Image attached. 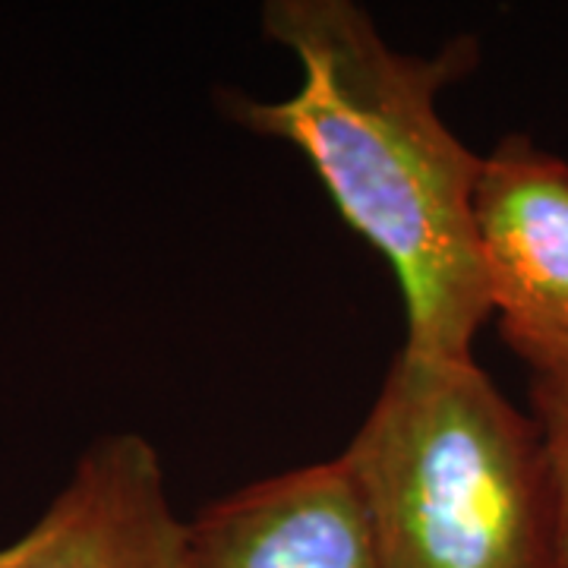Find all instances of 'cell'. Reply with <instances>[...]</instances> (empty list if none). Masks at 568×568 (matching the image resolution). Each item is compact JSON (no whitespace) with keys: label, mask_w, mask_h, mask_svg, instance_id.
<instances>
[{"label":"cell","mask_w":568,"mask_h":568,"mask_svg":"<svg viewBox=\"0 0 568 568\" xmlns=\"http://www.w3.org/2000/svg\"><path fill=\"white\" fill-rule=\"evenodd\" d=\"M263 32L301 63V85L282 102L231 95L227 114L294 145L386 260L405 301L402 347L474 357L489 320L474 219L484 155L448 130L439 95L477 67V39L402 54L354 0H268Z\"/></svg>","instance_id":"6da1fadb"},{"label":"cell","mask_w":568,"mask_h":568,"mask_svg":"<svg viewBox=\"0 0 568 568\" xmlns=\"http://www.w3.org/2000/svg\"><path fill=\"white\" fill-rule=\"evenodd\" d=\"M342 462L383 568H566L544 429L474 357L402 347Z\"/></svg>","instance_id":"7a4b0ae2"},{"label":"cell","mask_w":568,"mask_h":568,"mask_svg":"<svg viewBox=\"0 0 568 568\" xmlns=\"http://www.w3.org/2000/svg\"><path fill=\"white\" fill-rule=\"evenodd\" d=\"M474 219L489 320L530 383L568 386V162L508 133L484 155Z\"/></svg>","instance_id":"3957f363"},{"label":"cell","mask_w":568,"mask_h":568,"mask_svg":"<svg viewBox=\"0 0 568 568\" xmlns=\"http://www.w3.org/2000/svg\"><path fill=\"white\" fill-rule=\"evenodd\" d=\"M183 544L155 446L114 433L89 443L39 521L0 547V568H186Z\"/></svg>","instance_id":"277c9868"},{"label":"cell","mask_w":568,"mask_h":568,"mask_svg":"<svg viewBox=\"0 0 568 568\" xmlns=\"http://www.w3.org/2000/svg\"><path fill=\"white\" fill-rule=\"evenodd\" d=\"M183 552L186 568H383L342 455L209 503L186 521Z\"/></svg>","instance_id":"5b68a950"},{"label":"cell","mask_w":568,"mask_h":568,"mask_svg":"<svg viewBox=\"0 0 568 568\" xmlns=\"http://www.w3.org/2000/svg\"><path fill=\"white\" fill-rule=\"evenodd\" d=\"M530 414L544 429V439L549 448V462L559 487L562 503V547H566L568 568V386L552 383H530Z\"/></svg>","instance_id":"8992f818"}]
</instances>
